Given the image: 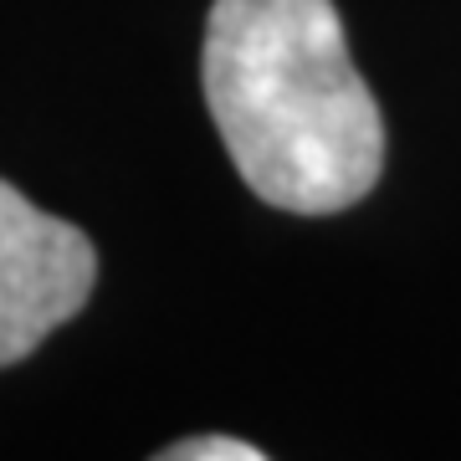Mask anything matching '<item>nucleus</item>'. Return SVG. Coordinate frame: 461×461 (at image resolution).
<instances>
[{
	"instance_id": "f257e3e1",
	"label": "nucleus",
	"mask_w": 461,
	"mask_h": 461,
	"mask_svg": "<svg viewBox=\"0 0 461 461\" xmlns=\"http://www.w3.org/2000/svg\"><path fill=\"white\" fill-rule=\"evenodd\" d=\"M200 87L251 195L293 215L359 205L384 169V118L333 0H215Z\"/></svg>"
},
{
	"instance_id": "f03ea898",
	"label": "nucleus",
	"mask_w": 461,
	"mask_h": 461,
	"mask_svg": "<svg viewBox=\"0 0 461 461\" xmlns=\"http://www.w3.org/2000/svg\"><path fill=\"white\" fill-rule=\"evenodd\" d=\"M93 282V241L0 180V369L26 359L51 329L83 313Z\"/></svg>"
},
{
	"instance_id": "7ed1b4c3",
	"label": "nucleus",
	"mask_w": 461,
	"mask_h": 461,
	"mask_svg": "<svg viewBox=\"0 0 461 461\" xmlns=\"http://www.w3.org/2000/svg\"><path fill=\"white\" fill-rule=\"evenodd\" d=\"M165 461H262V446H247L236 436H195V441H175L159 451Z\"/></svg>"
}]
</instances>
